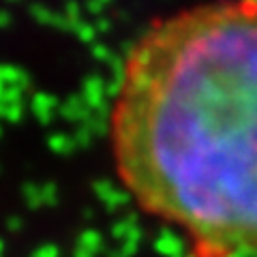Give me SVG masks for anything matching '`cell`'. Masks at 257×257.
<instances>
[{"instance_id": "7a4b0ae2", "label": "cell", "mask_w": 257, "mask_h": 257, "mask_svg": "<svg viewBox=\"0 0 257 257\" xmlns=\"http://www.w3.org/2000/svg\"><path fill=\"white\" fill-rule=\"evenodd\" d=\"M246 3H251V5H255V7H257V0H246Z\"/></svg>"}, {"instance_id": "6da1fadb", "label": "cell", "mask_w": 257, "mask_h": 257, "mask_svg": "<svg viewBox=\"0 0 257 257\" xmlns=\"http://www.w3.org/2000/svg\"><path fill=\"white\" fill-rule=\"evenodd\" d=\"M109 133L126 191L189 238L187 257L257 253V7L216 0L152 24Z\"/></svg>"}]
</instances>
